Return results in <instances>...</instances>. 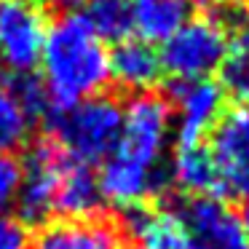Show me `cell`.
Returning a JSON list of instances; mask_svg holds the SVG:
<instances>
[{"mask_svg": "<svg viewBox=\"0 0 249 249\" xmlns=\"http://www.w3.org/2000/svg\"><path fill=\"white\" fill-rule=\"evenodd\" d=\"M174 212L182 225V249H249L241 217L220 196H185Z\"/></svg>", "mask_w": 249, "mask_h": 249, "instance_id": "cell-7", "label": "cell"}, {"mask_svg": "<svg viewBox=\"0 0 249 249\" xmlns=\"http://www.w3.org/2000/svg\"><path fill=\"white\" fill-rule=\"evenodd\" d=\"M49 24L40 0H0V78L33 75Z\"/></svg>", "mask_w": 249, "mask_h": 249, "instance_id": "cell-6", "label": "cell"}, {"mask_svg": "<svg viewBox=\"0 0 249 249\" xmlns=\"http://www.w3.org/2000/svg\"><path fill=\"white\" fill-rule=\"evenodd\" d=\"M0 249H30V231L19 217H0Z\"/></svg>", "mask_w": 249, "mask_h": 249, "instance_id": "cell-18", "label": "cell"}, {"mask_svg": "<svg viewBox=\"0 0 249 249\" xmlns=\"http://www.w3.org/2000/svg\"><path fill=\"white\" fill-rule=\"evenodd\" d=\"M166 174H169V182L177 185L185 196H217L220 193L214 161H212V153L204 142L172 145Z\"/></svg>", "mask_w": 249, "mask_h": 249, "instance_id": "cell-12", "label": "cell"}, {"mask_svg": "<svg viewBox=\"0 0 249 249\" xmlns=\"http://www.w3.org/2000/svg\"><path fill=\"white\" fill-rule=\"evenodd\" d=\"M172 126L174 145H196L209 137L220 115L225 113V89L212 78L198 81H174L172 99Z\"/></svg>", "mask_w": 249, "mask_h": 249, "instance_id": "cell-9", "label": "cell"}, {"mask_svg": "<svg viewBox=\"0 0 249 249\" xmlns=\"http://www.w3.org/2000/svg\"><path fill=\"white\" fill-rule=\"evenodd\" d=\"M19 190H22V163L14 156H0V217L17 209Z\"/></svg>", "mask_w": 249, "mask_h": 249, "instance_id": "cell-17", "label": "cell"}, {"mask_svg": "<svg viewBox=\"0 0 249 249\" xmlns=\"http://www.w3.org/2000/svg\"><path fill=\"white\" fill-rule=\"evenodd\" d=\"M40 86L46 118L72 105L105 94L110 83V49L72 8L49 24L40 51Z\"/></svg>", "mask_w": 249, "mask_h": 249, "instance_id": "cell-2", "label": "cell"}, {"mask_svg": "<svg viewBox=\"0 0 249 249\" xmlns=\"http://www.w3.org/2000/svg\"><path fill=\"white\" fill-rule=\"evenodd\" d=\"M75 11L105 43L107 40H113V43L126 40L131 33L129 0H81V6Z\"/></svg>", "mask_w": 249, "mask_h": 249, "instance_id": "cell-15", "label": "cell"}, {"mask_svg": "<svg viewBox=\"0 0 249 249\" xmlns=\"http://www.w3.org/2000/svg\"><path fill=\"white\" fill-rule=\"evenodd\" d=\"M30 249H129L124 225L102 214L54 217L30 236Z\"/></svg>", "mask_w": 249, "mask_h": 249, "instance_id": "cell-10", "label": "cell"}, {"mask_svg": "<svg viewBox=\"0 0 249 249\" xmlns=\"http://www.w3.org/2000/svg\"><path fill=\"white\" fill-rule=\"evenodd\" d=\"M231 33L225 22L212 14L190 17L179 30H174L158 49L163 75L174 81H198L220 72L228 54Z\"/></svg>", "mask_w": 249, "mask_h": 249, "instance_id": "cell-5", "label": "cell"}, {"mask_svg": "<svg viewBox=\"0 0 249 249\" xmlns=\"http://www.w3.org/2000/svg\"><path fill=\"white\" fill-rule=\"evenodd\" d=\"M94 166L72 158L54 140H43L22 163V190L17 209L22 222H46L54 217H86L102 206Z\"/></svg>", "mask_w": 249, "mask_h": 249, "instance_id": "cell-3", "label": "cell"}, {"mask_svg": "<svg viewBox=\"0 0 249 249\" xmlns=\"http://www.w3.org/2000/svg\"><path fill=\"white\" fill-rule=\"evenodd\" d=\"M131 33L147 43H163L196 11V0H129Z\"/></svg>", "mask_w": 249, "mask_h": 249, "instance_id": "cell-13", "label": "cell"}, {"mask_svg": "<svg viewBox=\"0 0 249 249\" xmlns=\"http://www.w3.org/2000/svg\"><path fill=\"white\" fill-rule=\"evenodd\" d=\"M209 153L220 193L249 201V102L225 110L209 131Z\"/></svg>", "mask_w": 249, "mask_h": 249, "instance_id": "cell-8", "label": "cell"}, {"mask_svg": "<svg viewBox=\"0 0 249 249\" xmlns=\"http://www.w3.org/2000/svg\"><path fill=\"white\" fill-rule=\"evenodd\" d=\"M225 94H233L238 102H249V17L236 27L228 43L225 62L220 67Z\"/></svg>", "mask_w": 249, "mask_h": 249, "instance_id": "cell-16", "label": "cell"}, {"mask_svg": "<svg viewBox=\"0 0 249 249\" xmlns=\"http://www.w3.org/2000/svg\"><path fill=\"white\" fill-rule=\"evenodd\" d=\"M51 140L67 150L72 158L97 166L105 163V158L113 153L121 134V121H124V105L115 97L97 94L91 99L72 105L62 113L51 115Z\"/></svg>", "mask_w": 249, "mask_h": 249, "instance_id": "cell-4", "label": "cell"}, {"mask_svg": "<svg viewBox=\"0 0 249 249\" xmlns=\"http://www.w3.org/2000/svg\"><path fill=\"white\" fill-rule=\"evenodd\" d=\"M33 110L27 107L14 78H0V156H14L30 142Z\"/></svg>", "mask_w": 249, "mask_h": 249, "instance_id": "cell-14", "label": "cell"}, {"mask_svg": "<svg viewBox=\"0 0 249 249\" xmlns=\"http://www.w3.org/2000/svg\"><path fill=\"white\" fill-rule=\"evenodd\" d=\"M163 67L158 49L147 40L126 38L118 40L115 49H110V81H115L121 89L134 94L153 91L161 81Z\"/></svg>", "mask_w": 249, "mask_h": 249, "instance_id": "cell-11", "label": "cell"}, {"mask_svg": "<svg viewBox=\"0 0 249 249\" xmlns=\"http://www.w3.org/2000/svg\"><path fill=\"white\" fill-rule=\"evenodd\" d=\"M241 228H244V236H247V241H249V201H247V206H244V212L241 214Z\"/></svg>", "mask_w": 249, "mask_h": 249, "instance_id": "cell-19", "label": "cell"}, {"mask_svg": "<svg viewBox=\"0 0 249 249\" xmlns=\"http://www.w3.org/2000/svg\"><path fill=\"white\" fill-rule=\"evenodd\" d=\"M214 3H222V6H249V0H214Z\"/></svg>", "mask_w": 249, "mask_h": 249, "instance_id": "cell-20", "label": "cell"}, {"mask_svg": "<svg viewBox=\"0 0 249 249\" xmlns=\"http://www.w3.org/2000/svg\"><path fill=\"white\" fill-rule=\"evenodd\" d=\"M174 126L172 107L156 91L134 94L124 105L121 134L99 169V193L105 204L131 212L147 206L169 182Z\"/></svg>", "mask_w": 249, "mask_h": 249, "instance_id": "cell-1", "label": "cell"}]
</instances>
